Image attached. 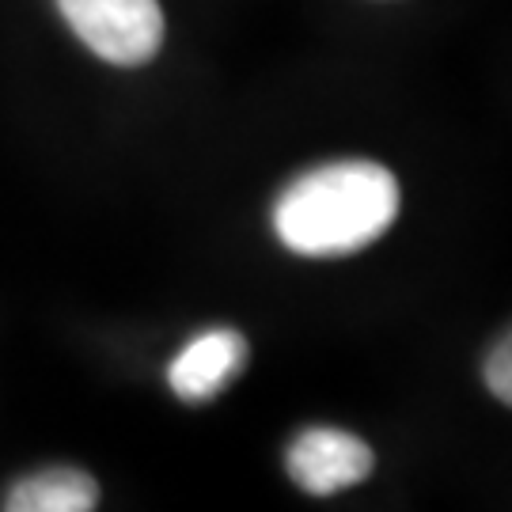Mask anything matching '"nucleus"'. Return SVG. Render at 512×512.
I'll return each mask as SVG.
<instances>
[{
    "label": "nucleus",
    "mask_w": 512,
    "mask_h": 512,
    "mask_svg": "<svg viewBox=\"0 0 512 512\" xmlns=\"http://www.w3.org/2000/svg\"><path fill=\"white\" fill-rule=\"evenodd\" d=\"M285 467L304 494L330 497L365 482L376 467V456L361 437L342 429H308L289 444Z\"/></svg>",
    "instance_id": "obj_3"
},
{
    "label": "nucleus",
    "mask_w": 512,
    "mask_h": 512,
    "mask_svg": "<svg viewBox=\"0 0 512 512\" xmlns=\"http://www.w3.org/2000/svg\"><path fill=\"white\" fill-rule=\"evenodd\" d=\"M99 501V486L92 475L76 467H46L19 478L4 497L8 512H88Z\"/></svg>",
    "instance_id": "obj_5"
},
{
    "label": "nucleus",
    "mask_w": 512,
    "mask_h": 512,
    "mask_svg": "<svg viewBox=\"0 0 512 512\" xmlns=\"http://www.w3.org/2000/svg\"><path fill=\"white\" fill-rule=\"evenodd\" d=\"M76 38L110 65H145L164 46L160 0H57Z\"/></svg>",
    "instance_id": "obj_2"
},
{
    "label": "nucleus",
    "mask_w": 512,
    "mask_h": 512,
    "mask_svg": "<svg viewBox=\"0 0 512 512\" xmlns=\"http://www.w3.org/2000/svg\"><path fill=\"white\" fill-rule=\"evenodd\" d=\"M399 217V183L384 164L342 160L300 175L274 205L277 239L304 258H342Z\"/></svg>",
    "instance_id": "obj_1"
},
{
    "label": "nucleus",
    "mask_w": 512,
    "mask_h": 512,
    "mask_svg": "<svg viewBox=\"0 0 512 512\" xmlns=\"http://www.w3.org/2000/svg\"><path fill=\"white\" fill-rule=\"evenodd\" d=\"M247 365V342L236 330H205L171 361L167 380L183 403H209Z\"/></svg>",
    "instance_id": "obj_4"
},
{
    "label": "nucleus",
    "mask_w": 512,
    "mask_h": 512,
    "mask_svg": "<svg viewBox=\"0 0 512 512\" xmlns=\"http://www.w3.org/2000/svg\"><path fill=\"white\" fill-rule=\"evenodd\" d=\"M509 338H501L497 349L490 353V361H486V387L494 391L501 403H512V368H509Z\"/></svg>",
    "instance_id": "obj_6"
}]
</instances>
